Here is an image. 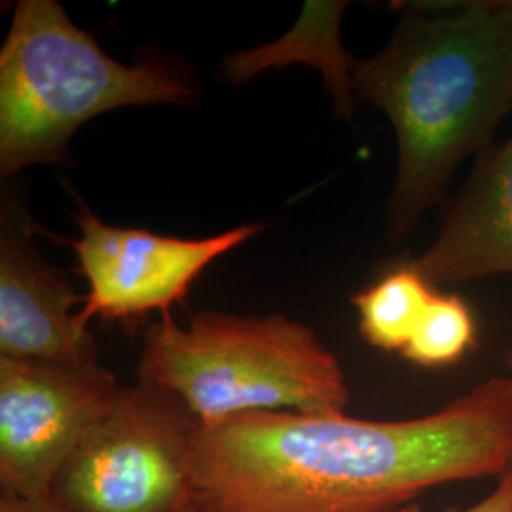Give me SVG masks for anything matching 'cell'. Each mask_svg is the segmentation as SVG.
<instances>
[{
    "label": "cell",
    "instance_id": "obj_1",
    "mask_svg": "<svg viewBox=\"0 0 512 512\" xmlns=\"http://www.w3.org/2000/svg\"><path fill=\"white\" fill-rule=\"evenodd\" d=\"M511 448L509 376L412 420L256 412L198 423L192 512H399L433 488L499 478Z\"/></svg>",
    "mask_w": 512,
    "mask_h": 512
},
{
    "label": "cell",
    "instance_id": "obj_2",
    "mask_svg": "<svg viewBox=\"0 0 512 512\" xmlns=\"http://www.w3.org/2000/svg\"><path fill=\"white\" fill-rule=\"evenodd\" d=\"M353 93L397 133L387 224L403 241L444 200L459 165L494 145L512 110V0L408 12L380 54L357 59Z\"/></svg>",
    "mask_w": 512,
    "mask_h": 512
},
{
    "label": "cell",
    "instance_id": "obj_3",
    "mask_svg": "<svg viewBox=\"0 0 512 512\" xmlns=\"http://www.w3.org/2000/svg\"><path fill=\"white\" fill-rule=\"evenodd\" d=\"M137 378L177 397L200 425L256 412H346L349 403L338 357L283 313L202 311L188 329L165 313L145 332Z\"/></svg>",
    "mask_w": 512,
    "mask_h": 512
},
{
    "label": "cell",
    "instance_id": "obj_4",
    "mask_svg": "<svg viewBox=\"0 0 512 512\" xmlns=\"http://www.w3.org/2000/svg\"><path fill=\"white\" fill-rule=\"evenodd\" d=\"M194 99L179 69L118 63L55 0H19L0 52V173L61 162L74 131L107 110Z\"/></svg>",
    "mask_w": 512,
    "mask_h": 512
},
{
    "label": "cell",
    "instance_id": "obj_5",
    "mask_svg": "<svg viewBox=\"0 0 512 512\" xmlns=\"http://www.w3.org/2000/svg\"><path fill=\"white\" fill-rule=\"evenodd\" d=\"M198 421L177 397L120 387L55 475L50 495L69 512H190Z\"/></svg>",
    "mask_w": 512,
    "mask_h": 512
},
{
    "label": "cell",
    "instance_id": "obj_6",
    "mask_svg": "<svg viewBox=\"0 0 512 512\" xmlns=\"http://www.w3.org/2000/svg\"><path fill=\"white\" fill-rule=\"evenodd\" d=\"M116 376L99 365L0 357L2 494L50 495L55 475L114 401Z\"/></svg>",
    "mask_w": 512,
    "mask_h": 512
},
{
    "label": "cell",
    "instance_id": "obj_7",
    "mask_svg": "<svg viewBox=\"0 0 512 512\" xmlns=\"http://www.w3.org/2000/svg\"><path fill=\"white\" fill-rule=\"evenodd\" d=\"M76 224L80 236L69 243L80 272L90 283L84 308L76 313L84 327L93 317L131 327L152 311L169 313L183 302L211 262L266 228L264 224H241L209 238H171L109 226L86 207H80Z\"/></svg>",
    "mask_w": 512,
    "mask_h": 512
},
{
    "label": "cell",
    "instance_id": "obj_8",
    "mask_svg": "<svg viewBox=\"0 0 512 512\" xmlns=\"http://www.w3.org/2000/svg\"><path fill=\"white\" fill-rule=\"evenodd\" d=\"M84 302L8 220L0 238V357L97 365V344L73 308Z\"/></svg>",
    "mask_w": 512,
    "mask_h": 512
},
{
    "label": "cell",
    "instance_id": "obj_9",
    "mask_svg": "<svg viewBox=\"0 0 512 512\" xmlns=\"http://www.w3.org/2000/svg\"><path fill=\"white\" fill-rule=\"evenodd\" d=\"M410 264L435 289L512 274V135L476 158L435 243Z\"/></svg>",
    "mask_w": 512,
    "mask_h": 512
},
{
    "label": "cell",
    "instance_id": "obj_10",
    "mask_svg": "<svg viewBox=\"0 0 512 512\" xmlns=\"http://www.w3.org/2000/svg\"><path fill=\"white\" fill-rule=\"evenodd\" d=\"M437 289L410 262L353 296L359 330L374 348L401 353L418 330Z\"/></svg>",
    "mask_w": 512,
    "mask_h": 512
},
{
    "label": "cell",
    "instance_id": "obj_11",
    "mask_svg": "<svg viewBox=\"0 0 512 512\" xmlns=\"http://www.w3.org/2000/svg\"><path fill=\"white\" fill-rule=\"evenodd\" d=\"M475 348L473 310L458 294L437 291L403 357L423 368H446L461 363Z\"/></svg>",
    "mask_w": 512,
    "mask_h": 512
},
{
    "label": "cell",
    "instance_id": "obj_12",
    "mask_svg": "<svg viewBox=\"0 0 512 512\" xmlns=\"http://www.w3.org/2000/svg\"><path fill=\"white\" fill-rule=\"evenodd\" d=\"M446 512H512V473L505 471L499 476L494 490L475 505Z\"/></svg>",
    "mask_w": 512,
    "mask_h": 512
},
{
    "label": "cell",
    "instance_id": "obj_13",
    "mask_svg": "<svg viewBox=\"0 0 512 512\" xmlns=\"http://www.w3.org/2000/svg\"><path fill=\"white\" fill-rule=\"evenodd\" d=\"M0 512H69L65 511L52 495L21 497V495H0Z\"/></svg>",
    "mask_w": 512,
    "mask_h": 512
},
{
    "label": "cell",
    "instance_id": "obj_14",
    "mask_svg": "<svg viewBox=\"0 0 512 512\" xmlns=\"http://www.w3.org/2000/svg\"><path fill=\"white\" fill-rule=\"evenodd\" d=\"M399 512H421L420 503H414V505H410V507H406V509H403V511Z\"/></svg>",
    "mask_w": 512,
    "mask_h": 512
},
{
    "label": "cell",
    "instance_id": "obj_15",
    "mask_svg": "<svg viewBox=\"0 0 512 512\" xmlns=\"http://www.w3.org/2000/svg\"><path fill=\"white\" fill-rule=\"evenodd\" d=\"M507 366H509V380L512 382V348L509 349V355H507Z\"/></svg>",
    "mask_w": 512,
    "mask_h": 512
},
{
    "label": "cell",
    "instance_id": "obj_16",
    "mask_svg": "<svg viewBox=\"0 0 512 512\" xmlns=\"http://www.w3.org/2000/svg\"><path fill=\"white\" fill-rule=\"evenodd\" d=\"M507 471L512 473V448H511V458H509V465H507Z\"/></svg>",
    "mask_w": 512,
    "mask_h": 512
}]
</instances>
